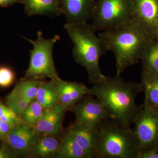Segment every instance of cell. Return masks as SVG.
I'll list each match as a JSON object with an SVG mask.
<instances>
[{"instance_id":"7a4b0ae2","label":"cell","mask_w":158,"mask_h":158,"mask_svg":"<svg viewBox=\"0 0 158 158\" xmlns=\"http://www.w3.org/2000/svg\"><path fill=\"white\" fill-rule=\"evenodd\" d=\"M107 51L116 59V75L141 60L146 47L153 38L134 19L98 34Z\"/></svg>"},{"instance_id":"484cf974","label":"cell","mask_w":158,"mask_h":158,"mask_svg":"<svg viewBox=\"0 0 158 158\" xmlns=\"http://www.w3.org/2000/svg\"><path fill=\"white\" fill-rule=\"evenodd\" d=\"M18 157L7 143L0 140V158H15Z\"/></svg>"},{"instance_id":"277c9868","label":"cell","mask_w":158,"mask_h":158,"mask_svg":"<svg viewBox=\"0 0 158 158\" xmlns=\"http://www.w3.org/2000/svg\"><path fill=\"white\" fill-rule=\"evenodd\" d=\"M140 145L130 126L112 118L103 122L98 129V158H137Z\"/></svg>"},{"instance_id":"44dd1931","label":"cell","mask_w":158,"mask_h":158,"mask_svg":"<svg viewBox=\"0 0 158 158\" xmlns=\"http://www.w3.org/2000/svg\"><path fill=\"white\" fill-rule=\"evenodd\" d=\"M35 99L44 110L52 107L59 102V98L52 80L49 81L43 80L38 88Z\"/></svg>"},{"instance_id":"9a60e30c","label":"cell","mask_w":158,"mask_h":158,"mask_svg":"<svg viewBox=\"0 0 158 158\" xmlns=\"http://www.w3.org/2000/svg\"><path fill=\"white\" fill-rule=\"evenodd\" d=\"M25 13L29 17L45 15L56 17L62 14L59 0H22Z\"/></svg>"},{"instance_id":"30bf717a","label":"cell","mask_w":158,"mask_h":158,"mask_svg":"<svg viewBox=\"0 0 158 158\" xmlns=\"http://www.w3.org/2000/svg\"><path fill=\"white\" fill-rule=\"evenodd\" d=\"M133 17L153 39L158 38V0H131Z\"/></svg>"},{"instance_id":"4316f807","label":"cell","mask_w":158,"mask_h":158,"mask_svg":"<svg viewBox=\"0 0 158 158\" xmlns=\"http://www.w3.org/2000/svg\"><path fill=\"white\" fill-rule=\"evenodd\" d=\"M12 127L0 118V140L7 143Z\"/></svg>"},{"instance_id":"d4e9b609","label":"cell","mask_w":158,"mask_h":158,"mask_svg":"<svg viewBox=\"0 0 158 158\" xmlns=\"http://www.w3.org/2000/svg\"><path fill=\"white\" fill-rule=\"evenodd\" d=\"M15 74L10 67L5 65L0 66V88H7L15 80Z\"/></svg>"},{"instance_id":"52a82bcc","label":"cell","mask_w":158,"mask_h":158,"mask_svg":"<svg viewBox=\"0 0 158 158\" xmlns=\"http://www.w3.org/2000/svg\"><path fill=\"white\" fill-rule=\"evenodd\" d=\"M133 124L135 125L133 131L139 142L140 151L157 145L158 109L144 103Z\"/></svg>"},{"instance_id":"5b68a950","label":"cell","mask_w":158,"mask_h":158,"mask_svg":"<svg viewBox=\"0 0 158 158\" xmlns=\"http://www.w3.org/2000/svg\"><path fill=\"white\" fill-rule=\"evenodd\" d=\"M23 37L33 46V48L30 51V63L24 78L35 80L48 78L52 81L60 79L53 56L54 46L60 40V36L56 34L52 38L46 39L42 32L39 31L36 40Z\"/></svg>"},{"instance_id":"7402d4cb","label":"cell","mask_w":158,"mask_h":158,"mask_svg":"<svg viewBox=\"0 0 158 158\" xmlns=\"http://www.w3.org/2000/svg\"><path fill=\"white\" fill-rule=\"evenodd\" d=\"M44 110L35 99L29 104L21 116V119L24 123L35 127L42 116Z\"/></svg>"},{"instance_id":"2e32d148","label":"cell","mask_w":158,"mask_h":158,"mask_svg":"<svg viewBox=\"0 0 158 158\" xmlns=\"http://www.w3.org/2000/svg\"><path fill=\"white\" fill-rule=\"evenodd\" d=\"M59 135H40L32 147L29 156L40 158L55 157L61 144V138Z\"/></svg>"},{"instance_id":"3957f363","label":"cell","mask_w":158,"mask_h":158,"mask_svg":"<svg viewBox=\"0 0 158 158\" xmlns=\"http://www.w3.org/2000/svg\"><path fill=\"white\" fill-rule=\"evenodd\" d=\"M64 28L73 44V54L76 62L86 69L91 84L100 81L106 76L100 68V59L107 51L96 35V30L88 23H66Z\"/></svg>"},{"instance_id":"83f0119b","label":"cell","mask_w":158,"mask_h":158,"mask_svg":"<svg viewBox=\"0 0 158 158\" xmlns=\"http://www.w3.org/2000/svg\"><path fill=\"white\" fill-rule=\"evenodd\" d=\"M137 158H158V145L140 151Z\"/></svg>"},{"instance_id":"ac0fdd59","label":"cell","mask_w":158,"mask_h":158,"mask_svg":"<svg viewBox=\"0 0 158 158\" xmlns=\"http://www.w3.org/2000/svg\"><path fill=\"white\" fill-rule=\"evenodd\" d=\"M140 61L143 69L141 75H158V38L151 40L143 52Z\"/></svg>"},{"instance_id":"6da1fadb","label":"cell","mask_w":158,"mask_h":158,"mask_svg":"<svg viewBox=\"0 0 158 158\" xmlns=\"http://www.w3.org/2000/svg\"><path fill=\"white\" fill-rule=\"evenodd\" d=\"M91 95L95 96L104 105L112 119L131 127L143 107L138 106L136 99L143 91L141 83L127 82L120 77L105 76L94 84Z\"/></svg>"},{"instance_id":"ba28073f","label":"cell","mask_w":158,"mask_h":158,"mask_svg":"<svg viewBox=\"0 0 158 158\" xmlns=\"http://www.w3.org/2000/svg\"><path fill=\"white\" fill-rule=\"evenodd\" d=\"M90 95L84 97L70 110L76 116V122L98 129L103 122L112 117L101 102Z\"/></svg>"},{"instance_id":"9c48e42d","label":"cell","mask_w":158,"mask_h":158,"mask_svg":"<svg viewBox=\"0 0 158 158\" xmlns=\"http://www.w3.org/2000/svg\"><path fill=\"white\" fill-rule=\"evenodd\" d=\"M40 136L35 127L22 122L11 128L7 144L18 156H29L32 147Z\"/></svg>"},{"instance_id":"ffe728a7","label":"cell","mask_w":158,"mask_h":158,"mask_svg":"<svg viewBox=\"0 0 158 158\" xmlns=\"http://www.w3.org/2000/svg\"><path fill=\"white\" fill-rule=\"evenodd\" d=\"M141 84L145 97L144 103L158 109V75H141Z\"/></svg>"},{"instance_id":"4fadbf2b","label":"cell","mask_w":158,"mask_h":158,"mask_svg":"<svg viewBox=\"0 0 158 158\" xmlns=\"http://www.w3.org/2000/svg\"><path fill=\"white\" fill-rule=\"evenodd\" d=\"M67 110L60 102L44 110L35 126L37 134L40 135H59L62 132L63 120Z\"/></svg>"},{"instance_id":"e0dca14e","label":"cell","mask_w":158,"mask_h":158,"mask_svg":"<svg viewBox=\"0 0 158 158\" xmlns=\"http://www.w3.org/2000/svg\"><path fill=\"white\" fill-rule=\"evenodd\" d=\"M61 138L60 148L55 158H88L84 150L67 129L62 132Z\"/></svg>"},{"instance_id":"f1b7e54d","label":"cell","mask_w":158,"mask_h":158,"mask_svg":"<svg viewBox=\"0 0 158 158\" xmlns=\"http://www.w3.org/2000/svg\"><path fill=\"white\" fill-rule=\"evenodd\" d=\"M17 3L22 4V0H0V7H8Z\"/></svg>"},{"instance_id":"603a6c76","label":"cell","mask_w":158,"mask_h":158,"mask_svg":"<svg viewBox=\"0 0 158 158\" xmlns=\"http://www.w3.org/2000/svg\"><path fill=\"white\" fill-rule=\"evenodd\" d=\"M32 101L20 98H6V105L20 118L21 116Z\"/></svg>"},{"instance_id":"5bb4252c","label":"cell","mask_w":158,"mask_h":158,"mask_svg":"<svg viewBox=\"0 0 158 158\" xmlns=\"http://www.w3.org/2000/svg\"><path fill=\"white\" fill-rule=\"evenodd\" d=\"M88 155L98 158V129H94L76 122L67 128Z\"/></svg>"},{"instance_id":"8992f818","label":"cell","mask_w":158,"mask_h":158,"mask_svg":"<svg viewBox=\"0 0 158 158\" xmlns=\"http://www.w3.org/2000/svg\"><path fill=\"white\" fill-rule=\"evenodd\" d=\"M132 17L131 0H96L92 25L96 31H107L123 24Z\"/></svg>"},{"instance_id":"8fae6325","label":"cell","mask_w":158,"mask_h":158,"mask_svg":"<svg viewBox=\"0 0 158 158\" xmlns=\"http://www.w3.org/2000/svg\"><path fill=\"white\" fill-rule=\"evenodd\" d=\"M52 81L59 102L68 110H70L84 97L91 95V89L81 83L68 81L61 78Z\"/></svg>"},{"instance_id":"f546056e","label":"cell","mask_w":158,"mask_h":158,"mask_svg":"<svg viewBox=\"0 0 158 158\" xmlns=\"http://www.w3.org/2000/svg\"></svg>"},{"instance_id":"d6986e66","label":"cell","mask_w":158,"mask_h":158,"mask_svg":"<svg viewBox=\"0 0 158 158\" xmlns=\"http://www.w3.org/2000/svg\"><path fill=\"white\" fill-rule=\"evenodd\" d=\"M43 80L21 79L7 98H20L32 101L36 98L38 88Z\"/></svg>"},{"instance_id":"7c38bea8","label":"cell","mask_w":158,"mask_h":158,"mask_svg":"<svg viewBox=\"0 0 158 158\" xmlns=\"http://www.w3.org/2000/svg\"><path fill=\"white\" fill-rule=\"evenodd\" d=\"M62 14L67 23H88L92 19L96 0H59Z\"/></svg>"},{"instance_id":"cb8c5ba5","label":"cell","mask_w":158,"mask_h":158,"mask_svg":"<svg viewBox=\"0 0 158 158\" xmlns=\"http://www.w3.org/2000/svg\"><path fill=\"white\" fill-rule=\"evenodd\" d=\"M0 118L13 127L21 123V118L9 107L0 100Z\"/></svg>"}]
</instances>
